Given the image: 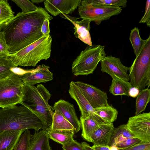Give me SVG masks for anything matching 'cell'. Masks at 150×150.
<instances>
[{
	"instance_id": "6da1fadb",
	"label": "cell",
	"mask_w": 150,
	"mask_h": 150,
	"mask_svg": "<svg viewBox=\"0 0 150 150\" xmlns=\"http://www.w3.org/2000/svg\"><path fill=\"white\" fill-rule=\"evenodd\" d=\"M52 18L45 9L38 7L33 12H19L0 25V31L4 33L9 53H16L40 39L44 21Z\"/></svg>"
},
{
	"instance_id": "7a4b0ae2",
	"label": "cell",
	"mask_w": 150,
	"mask_h": 150,
	"mask_svg": "<svg viewBox=\"0 0 150 150\" xmlns=\"http://www.w3.org/2000/svg\"><path fill=\"white\" fill-rule=\"evenodd\" d=\"M43 128L39 118L23 105H16L0 109V132L29 129H34L36 132Z\"/></svg>"
},
{
	"instance_id": "3957f363",
	"label": "cell",
	"mask_w": 150,
	"mask_h": 150,
	"mask_svg": "<svg viewBox=\"0 0 150 150\" xmlns=\"http://www.w3.org/2000/svg\"><path fill=\"white\" fill-rule=\"evenodd\" d=\"M52 41L50 35L42 36L18 52L9 53L6 58L17 66L34 67L41 60H46L50 57Z\"/></svg>"
},
{
	"instance_id": "277c9868",
	"label": "cell",
	"mask_w": 150,
	"mask_h": 150,
	"mask_svg": "<svg viewBox=\"0 0 150 150\" xmlns=\"http://www.w3.org/2000/svg\"><path fill=\"white\" fill-rule=\"evenodd\" d=\"M129 76L132 87L141 91L150 85V35L144 40L139 53L130 67Z\"/></svg>"
},
{
	"instance_id": "5b68a950",
	"label": "cell",
	"mask_w": 150,
	"mask_h": 150,
	"mask_svg": "<svg viewBox=\"0 0 150 150\" xmlns=\"http://www.w3.org/2000/svg\"><path fill=\"white\" fill-rule=\"evenodd\" d=\"M25 70L0 79V107L2 108L21 104L23 84L22 76Z\"/></svg>"
},
{
	"instance_id": "8992f818",
	"label": "cell",
	"mask_w": 150,
	"mask_h": 150,
	"mask_svg": "<svg viewBox=\"0 0 150 150\" xmlns=\"http://www.w3.org/2000/svg\"><path fill=\"white\" fill-rule=\"evenodd\" d=\"M106 55L104 46L100 45H88L73 61L72 74L76 76L93 74L98 63Z\"/></svg>"
},
{
	"instance_id": "52a82bcc",
	"label": "cell",
	"mask_w": 150,
	"mask_h": 150,
	"mask_svg": "<svg viewBox=\"0 0 150 150\" xmlns=\"http://www.w3.org/2000/svg\"><path fill=\"white\" fill-rule=\"evenodd\" d=\"M80 18L93 21L99 25L102 22L117 15L122 12V8L115 6H94L87 0H81L78 6Z\"/></svg>"
},
{
	"instance_id": "ba28073f",
	"label": "cell",
	"mask_w": 150,
	"mask_h": 150,
	"mask_svg": "<svg viewBox=\"0 0 150 150\" xmlns=\"http://www.w3.org/2000/svg\"><path fill=\"white\" fill-rule=\"evenodd\" d=\"M51 96L49 91L42 84H38L36 87L24 83L21 104L28 108L41 105L53 111V107L48 103Z\"/></svg>"
},
{
	"instance_id": "9c48e42d",
	"label": "cell",
	"mask_w": 150,
	"mask_h": 150,
	"mask_svg": "<svg viewBox=\"0 0 150 150\" xmlns=\"http://www.w3.org/2000/svg\"><path fill=\"white\" fill-rule=\"evenodd\" d=\"M127 126L134 137L150 142V112H144L129 118Z\"/></svg>"
},
{
	"instance_id": "30bf717a",
	"label": "cell",
	"mask_w": 150,
	"mask_h": 150,
	"mask_svg": "<svg viewBox=\"0 0 150 150\" xmlns=\"http://www.w3.org/2000/svg\"><path fill=\"white\" fill-rule=\"evenodd\" d=\"M74 83L94 109L109 105L106 93L86 83L80 81Z\"/></svg>"
},
{
	"instance_id": "8fae6325",
	"label": "cell",
	"mask_w": 150,
	"mask_h": 150,
	"mask_svg": "<svg viewBox=\"0 0 150 150\" xmlns=\"http://www.w3.org/2000/svg\"><path fill=\"white\" fill-rule=\"evenodd\" d=\"M101 71L111 77H116L128 81L129 80L127 73L130 67L124 65L120 59L112 55L105 56L100 61Z\"/></svg>"
},
{
	"instance_id": "7c38bea8",
	"label": "cell",
	"mask_w": 150,
	"mask_h": 150,
	"mask_svg": "<svg viewBox=\"0 0 150 150\" xmlns=\"http://www.w3.org/2000/svg\"><path fill=\"white\" fill-rule=\"evenodd\" d=\"M50 68L48 66L42 64L37 66L35 69L25 70L22 76L23 83L33 86L38 83L52 80L53 74L50 70Z\"/></svg>"
},
{
	"instance_id": "4fadbf2b",
	"label": "cell",
	"mask_w": 150,
	"mask_h": 150,
	"mask_svg": "<svg viewBox=\"0 0 150 150\" xmlns=\"http://www.w3.org/2000/svg\"><path fill=\"white\" fill-rule=\"evenodd\" d=\"M81 0H46L45 9L54 16L62 13H71L78 7Z\"/></svg>"
},
{
	"instance_id": "5bb4252c",
	"label": "cell",
	"mask_w": 150,
	"mask_h": 150,
	"mask_svg": "<svg viewBox=\"0 0 150 150\" xmlns=\"http://www.w3.org/2000/svg\"><path fill=\"white\" fill-rule=\"evenodd\" d=\"M60 16L70 21L74 26V35L82 42L89 46H92V43L89 32L91 29L90 20L82 19L77 21L79 18L67 15L62 13Z\"/></svg>"
},
{
	"instance_id": "9a60e30c",
	"label": "cell",
	"mask_w": 150,
	"mask_h": 150,
	"mask_svg": "<svg viewBox=\"0 0 150 150\" xmlns=\"http://www.w3.org/2000/svg\"><path fill=\"white\" fill-rule=\"evenodd\" d=\"M53 108L54 110L58 111L72 125L75 133L80 130V122L72 104L61 99L54 103Z\"/></svg>"
},
{
	"instance_id": "2e32d148",
	"label": "cell",
	"mask_w": 150,
	"mask_h": 150,
	"mask_svg": "<svg viewBox=\"0 0 150 150\" xmlns=\"http://www.w3.org/2000/svg\"><path fill=\"white\" fill-rule=\"evenodd\" d=\"M69 93L71 98L76 101L78 105L81 117L85 118L92 115L95 116L94 109L73 81H71L69 83Z\"/></svg>"
},
{
	"instance_id": "e0dca14e",
	"label": "cell",
	"mask_w": 150,
	"mask_h": 150,
	"mask_svg": "<svg viewBox=\"0 0 150 150\" xmlns=\"http://www.w3.org/2000/svg\"><path fill=\"white\" fill-rule=\"evenodd\" d=\"M114 129L112 123H101L92 134L91 142L96 145H108Z\"/></svg>"
},
{
	"instance_id": "ac0fdd59",
	"label": "cell",
	"mask_w": 150,
	"mask_h": 150,
	"mask_svg": "<svg viewBox=\"0 0 150 150\" xmlns=\"http://www.w3.org/2000/svg\"><path fill=\"white\" fill-rule=\"evenodd\" d=\"M79 121L81 129V136L85 140L91 142V136L102 122L93 115L87 117H80Z\"/></svg>"
},
{
	"instance_id": "d6986e66",
	"label": "cell",
	"mask_w": 150,
	"mask_h": 150,
	"mask_svg": "<svg viewBox=\"0 0 150 150\" xmlns=\"http://www.w3.org/2000/svg\"><path fill=\"white\" fill-rule=\"evenodd\" d=\"M25 131L7 130L0 132V150H13Z\"/></svg>"
},
{
	"instance_id": "ffe728a7",
	"label": "cell",
	"mask_w": 150,
	"mask_h": 150,
	"mask_svg": "<svg viewBox=\"0 0 150 150\" xmlns=\"http://www.w3.org/2000/svg\"><path fill=\"white\" fill-rule=\"evenodd\" d=\"M47 131L44 130L35 132L32 135L29 150H52Z\"/></svg>"
},
{
	"instance_id": "44dd1931",
	"label": "cell",
	"mask_w": 150,
	"mask_h": 150,
	"mask_svg": "<svg viewBox=\"0 0 150 150\" xmlns=\"http://www.w3.org/2000/svg\"><path fill=\"white\" fill-rule=\"evenodd\" d=\"M39 118L43 125V130L48 131L51 127L52 121L53 111L41 105L28 108Z\"/></svg>"
},
{
	"instance_id": "7402d4cb",
	"label": "cell",
	"mask_w": 150,
	"mask_h": 150,
	"mask_svg": "<svg viewBox=\"0 0 150 150\" xmlns=\"http://www.w3.org/2000/svg\"><path fill=\"white\" fill-rule=\"evenodd\" d=\"M49 139L63 146L70 143L73 139L75 133L74 129L70 130H56L47 131Z\"/></svg>"
},
{
	"instance_id": "603a6c76",
	"label": "cell",
	"mask_w": 150,
	"mask_h": 150,
	"mask_svg": "<svg viewBox=\"0 0 150 150\" xmlns=\"http://www.w3.org/2000/svg\"><path fill=\"white\" fill-rule=\"evenodd\" d=\"M112 78L109 88L110 93L114 96L125 95L129 96V91L132 87L130 82L116 77Z\"/></svg>"
},
{
	"instance_id": "cb8c5ba5",
	"label": "cell",
	"mask_w": 150,
	"mask_h": 150,
	"mask_svg": "<svg viewBox=\"0 0 150 150\" xmlns=\"http://www.w3.org/2000/svg\"><path fill=\"white\" fill-rule=\"evenodd\" d=\"M94 109L95 116L102 122L112 123L117 118L118 111L112 106L109 105Z\"/></svg>"
},
{
	"instance_id": "d4e9b609",
	"label": "cell",
	"mask_w": 150,
	"mask_h": 150,
	"mask_svg": "<svg viewBox=\"0 0 150 150\" xmlns=\"http://www.w3.org/2000/svg\"><path fill=\"white\" fill-rule=\"evenodd\" d=\"M130 138L134 137L128 129L126 124L120 125L115 128L108 145L116 146L119 143Z\"/></svg>"
},
{
	"instance_id": "484cf974",
	"label": "cell",
	"mask_w": 150,
	"mask_h": 150,
	"mask_svg": "<svg viewBox=\"0 0 150 150\" xmlns=\"http://www.w3.org/2000/svg\"><path fill=\"white\" fill-rule=\"evenodd\" d=\"M73 129L74 127L58 111L55 110L53 115L52 125L48 131Z\"/></svg>"
},
{
	"instance_id": "4316f807",
	"label": "cell",
	"mask_w": 150,
	"mask_h": 150,
	"mask_svg": "<svg viewBox=\"0 0 150 150\" xmlns=\"http://www.w3.org/2000/svg\"><path fill=\"white\" fill-rule=\"evenodd\" d=\"M136 101L135 115L144 111L150 100V90L147 88L140 91Z\"/></svg>"
},
{
	"instance_id": "83f0119b",
	"label": "cell",
	"mask_w": 150,
	"mask_h": 150,
	"mask_svg": "<svg viewBox=\"0 0 150 150\" xmlns=\"http://www.w3.org/2000/svg\"><path fill=\"white\" fill-rule=\"evenodd\" d=\"M19 68L10 59L6 58H0V79L18 71Z\"/></svg>"
},
{
	"instance_id": "f1b7e54d",
	"label": "cell",
	"mask_w": 150,
	"mask_h": 150,
	"mask_svg": "<svg viewBox=\"0 0 150 150\" xmlns=\"http://www.w3.org/2000/svg\"><path fill=\"white\" fill-rule=\"evenodd\" d=\"M139 29L135 27L131 30L129 40L132 45L134 54L137 56L141 50L144 42L139 34Z\"/></svg>"
},
{
	"instance_id": "f546056e",
	"label": "cell",
	"mask_w": 150,
	"mask_h": 150,
	"mask_svg": "<svg viewBox=\"0 0 150 150\" xmlns=\"http://www.w3.org/2000/svg\"><path fill=\"white\" fill-rule=\"evenodd\" d=\"M14 14L7 0H0V25L14 17Z\"/></svg>"
},
{
	"instance_id": "4dcf8cb0",
	"label": "cell",
	"mask_w": 150,
	"mask_h": 150,
	"mask_svg": "<svg viewBox=\"0 0 150 150\" xmlns=\"http://www.w3.org/2000/svg\"><path fill=\"white\" fill-rule=\"evenodd\" d=\"M32 134L28 129L25 130L20 136L14 150H29Z\"/></svg>"
},
{
	"instance_id": "1f68e13d",
	"label": "cell",
	"mask_w": 150,
	"mask_h": 150,
	"mask_svg": "<svg viewBox=\"0 0 150 150\" xmlns=\"http://www.w3.org/2000/svg\"><path fill=\"white\" fill-rule=\"evenodd\" d=\"M90 4L94 6H115L125 7L127 1L126 0H87Z\"/></svg>"
},
{
	"instance_id": "d6a6232c",
	"label": "cell",
	"mask_w": 150,
	"mask_h": 150,
	"mask_svg": "<svg viewBox=\"0 0 150 150\" xmlns=\"http://www.w3.org/2000/svg\"><path fill=\"white\" fill-rule=\"evenodd\" d=\"M22 9L21 12L28 13L37 10L38 7L35 5L29 0H12Z\"/></svg>"
},
{
	"instance_id": "836d02e7",
	"label": "cell",
	"mask_w": 150,
	"mask_h": 150,
	"mask_svg": "<svg viewBox=\"0 0 150 150\" xmlns=\"http://www.w3.org/2000/svg\"><path fill=\"white\" fill-rule=\"evenodd\" d=\"M8 50L4 33L0 31V58L6 57L9 53Z\"/></svg>"
},
{
	"instance_id": "e575fe53",
	"label": "cell",
	"mask_w": 150,
	"mask_h": 150,
	"mask_svg": "<svg viewBox=\"0 0 150 150\" xmlns=\"http://www.w3.org/2000/svg\"><path fill=\"white\" fill-rule=\"evenodd\" d=\"M140 141L139 139L135 138H128L119 143L116 146L119 150H122L129 147Z\"/></svg>"
},
{
	"instance_id": "d590c367",
	"label": "cell",
	"mask_w": 150,
	"mask_h": 150,
	"mask_svg": "<svg viewBox=\"0 0 150 150\" xmlns=\"http://www.w3.org/2000/svg\"><path fill=\"white\" fill-rule=\"evenodd\" d=\"M139 23H146L147 26L150 27V0L146 1L145 13Z\"/></svg>"
},
{
	"instance_id": "8d00e7d4",
	"label": "cell",
	"mask_w": 150,
	"mask_h": 150,
	"mask_svg": "<svg viewBox=\"0 0 150 150\" xmlns=\"http://www.w3.org/2000/svg\"><path fill=\"white\" fill-rule=\"evenodd\" d=\"M122 150H150V142L140 141L133 145Z\"/></svg>"
},
{
	"instance_id": "74e56055",
	"label": "cell",
	"mask_w": 150,
	"mask_h": 150,
	"mask_svg": "<svg viewBox=\"0 0 150 150\" xmlns=\"http://www.w3.org/2000/svg\"><path fill=\"white\" fill-rule=\"evenodd\" d=\"M64 150H84L81 143L73 139L70 143L62 146Z\"/></svg>"
},
{
	"instance_id": "f35d334b",
	"label": "cell",
	"mask_w": 150,
	"mask_h": 150,
	"mask_svg": "<svg viewBox=\"0 0 150 150\" xmlns=\"http://www.w3.org/2000/svg\"><path fill=\"white\" fill-rule=\"evenodd\" d=\"M50 20L47 19L44 21L41 28V32L42 36H47L49 34L50 32Z\"/></svg>"
},
{
	"instance_id": "ab89813d",
	"label": "cell",
	"mask_w": 150,
	"mask_h": 150,
	"mask_svg": "<svg viewBox=\"0 0 150 150\" xmlns=\"http://www.w3.org/2000/svg\"><path fill=\"white\" fill-rule=\"evenodd\" d=\"M139 90L137 88L134 87H132L129 89L128 95L129 96L132 98L137 97L139 93Z\"/></svg>"
},
{
	"instance_id": "60d3db41",
	"label": "cell",
	"mask_w": 150,
	"mask_h": 150,
	"mask_svg": "<svg viewBox=\"0 0 150 150\" xmlns=\"http://www.w3.org/2000/svg\"><path fill=\"white\" fill-rule=\"evenodd\" d=\"M95 150H110V146L109 145H102L93 144L91 146Z\"/></svg>"
},
{
	"instance_id": "b9f144b4",
	"label": "cell",
	"mask_w": 150,
	"mask_h": 150,
	"mask_svg": "<svg viewBox=\"0 0 150 150\" xmlns=\"http://www.w3.org/2000/svg\"><path fill=\"white\" fill-rule=\"evenodd\" d=\"M81 143L84 150H95L91 146L85 142H82Z\"/></svg>"
},
{
	"instance_id": "7bdbcfd3",
	"label": "cell",
	"mask_w": 150,
	"mask_h": 150,
	"mask_svg": "<svg viewBox=\"0 0 150 150\" xmlns=\"http://www.w3.org/2000/svg\"><path fill=\"white\" fill-rule=\"evenodd\" d=\"M45 1V0H31V1L33 3L38 4L44 2Z\"/></svg>"
},
{
	"instance_id": "ee69618b",
	"label": "cell",
	"mask_w": 150,
	"mask_h": 150,
	"mask_svg": "<svg viewBox=\"0 0 150 150\" xmlns=\"http://www.w3.org/2000/svg\"><path fill=\"white\" fill-rule=\"evenodd\" d=\"M110 150H119L115 146H110Z\"/></svg>"
}]
</instances>
